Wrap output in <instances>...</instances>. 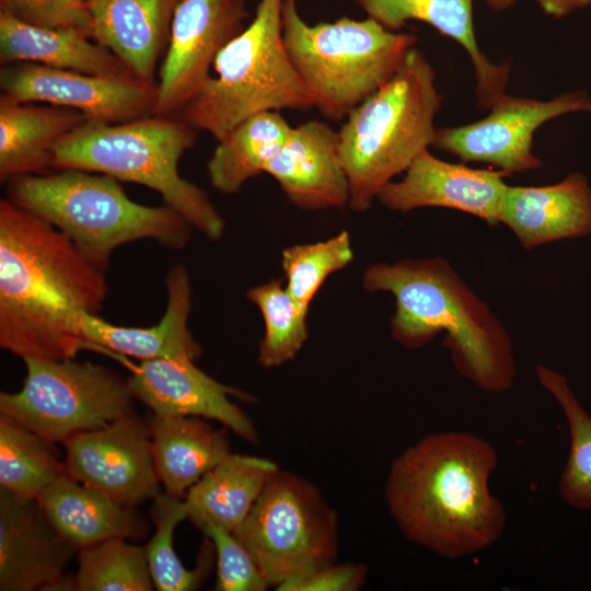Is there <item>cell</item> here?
I'll list each match as a JSON object with an SVG mask.
<instances>
[{
  "mask_svg": "<svg viewBox=\"0 0 591 591\" xmlns=\"http://www.w3.org/2000/svg\"><path fill=\"white\" fill-rule=\"evenodd\" d=\"M105 269L61 231L0 199V346L22 359H68L84 349L83 314L99 315Z\"/></svg>",
  "mask_w": 591,
  "mask_h": 591,
  "instance_id": "cell-1",
  "label": "cell"
},
{
  "mask_svg": "<svg viewBox=\"0 0 591 591\" xmlns=\"http://www.w3.org/2000/svg\"><path fill=\"white\" fill-rule=\"evenodd\" d=\"M498 464L489 441L465 431L426 436L391 464L385 500L397 528L412 543L448 559L495 544L507 515L491 493Z\"/></svg>",
  "mask_w": 591,
  "mask_h": 591,
  "instance_id": "cell-2",
  "label": "cell"
},
{
  "mask_svg": "<svg viewBox=\"0 0 591 591\" xmlns=\"http://www.w3.org/2000/svg\"><path fill=\"white\" fill-rule=\"evenodd\" d=\"M362 280L370 292L394 296L391 334L402 346L419 348L444 333L443 344L463 378L487 393L512 386L517 366L510 335L447 258L374 264Z\"/></svg>",
  "mask_w": 591,
  "mask_h": 591,
  "instance_id": "cell-3",
  "label": "cell"
},
{
  "mask_svg": "<svg viewBox=\"0 0 591 591\" xmlns=\"http://www.w3.org/2000/svg\"><path fill=\"white\" fill-rule=\"evenodd\" d=\"M5 187L10 200L53 224L105 270L120 245L151 239L179 250L190 240L193 225L181 213L165 204L134 201L106 174L55 170L12 178Z\"/></svg>",
  "mask_w": 591,
  "mask_h": 591,
  "instance_id": "cell-4",
  "label": "cell"
},
{
  "mask_svg": "<svg viewBox=\"0 0 591 591\" xmlns=\"http://www.w3.org/2000/svg\"><path fill=\"white\" fill-rule=\"evenodd\" d=\"M197 129L181 116L152 115L120 124L88 120L54 149L51 169H77L147 186L212 241L224 221L206 192L181 176L182 155L197 140Z\"/></svg>",
  "mask_w": 591,
  "mask_h": 591,
  "instance_id": "cell-5",
  "label": "cell"
},
{
  "mask_svg": "<svg viewBox=\"0 0 591 591\" xmlns=\"http://www.w3.org/2000/svg\"><path fill=\"white\" fill-rule=\"evenodd\" d=\"M441 103L436 72L414 47L397 72L346 117L338 136L351 209L370 208L381 189L432 146Z\"/></svg>",
  "mask_w": 591,
  "mask_h": 591,
  "instance_id": "cell-6",
  "label": "cell"
},
{
  "mask_svg": "<svg viewBox=\"0 0 591 591\" xmlns=\"http://www.w3.org/2000/svg\"><path fill=\"white\" fill-rule=\"evenodd\" d=\"M282 36L314 107L335 121L385 84L417 42L416 35L391 31L369 16L309 25L297 0H283Z\"/></svg>",
  "mask_w": 591,
  "mask_h": 591,
  "instance_id": "cell-7",
  "label": "cell"
},
{
  "mask_svg": "<svg viewBox=\"0 0 591 591\" xmlns=\"http://www.w3.org/2000/svg\"><path fill=\"white\" fill-rule=\"evenodd\" d=\"M282 5L259 0L250 24L218 55L217 76L181 114L195 129L220 141L254 114L314 107L283 43Z\"/></svg>",
  "mask_w": 591,
  "mask_h": 591,
  "instance_id": "cell-8",
  "label": "cell"
},
{
  "mask_svg": "<svg viewBox=\"0 0 591 591\" xmlns=\"http://www.w3.org/2000/svg\"><path fill=\"white\" fill-rule=\"evenodd\" d=\"M233 534L282 591L335 564L338 553L335 511L311 482L280 468Z\"/></svg>",
  "mask_w": 591,
  "mask_h": 591,
  "instance_id": "cell-9",
  "label": "cell"
},
{
  "mask_svg": "<svg viewBox=\"0 0 591 591\" xmlns=\"http://www.w3.org/2000/svg\"><path fill=\"white\" fill-rule=\"evenodd\" d=\"M23 361V386L0 393V415L53 444L135 414L128 380L109 368L74 358Z\"/></svg>",
  "mask_w": 591,
  "mask_h": 591,
  "instance_id": "cell-10",
  "label": "cell"
},
{
  "mask_svg": "<svg viewBox=\"0 0 591 591\" xmlns=\"http://www.w3.org/2000/svg\"><path fill=\"white\" fill-rule=\"evenodd\" d=\"M579 112H591V96L584 90L547 101L506 94L477 121L437 128L432 147L464 162L488 163L507 174L524 173L543 165L533 152L534 132L548 120Z\"/></svg>",
  "mask_w": 591,
  "mask_h": 591,
  "instance_id": "cell-11",
  "label": "cell"
},
{
  "mask_svg": "<svg viewBox=\"0 0 591 591\" xmlns=\"http://www.w3.org/2000/svg\"><path fill=\"white\" fill-rule=\"evenodd\" d=\"M252 19L247 0H182L176 8L170 43L159 70L155 114L181 116L211 78L221 50Z\"/></svg>",
  "mask_w": 591,
  "mask_h": 591,
  "instance_id": "cell-12",
  "label": "cell"
},
{
  "mask_svg": "<svg viewBox=\"0 0 591 591\" xmlns=\"http://www.w3.org/2000/svg\"><path fill=\"white\" fill-rule=\"evenodd\" d=\"M1 97L77 109L89 120L120 124L155 114L158 83L55 69L33 62L1 65Z\"/></svg>",
  "mask_w": 591,
  "mask_h": 591,
  "instance_id": "cell-13",
  "label": "cell"
},
{
  "mask_svg": "<svg viewBox=\"0 0 591 591\" xmlns=\"http://www.w3.org/2000/svg\"><path fill=\"white\" fill-rule=\"evenodd\" d=\"M62 444L67 474L115 501L135 508L160 494L149 427L136 414L78 433Z\"/></svg>",
  "mask_w": 591,
  "mask_h": 591,
  "instance_id": "cell-14",
  "label": "cell"
},
{
  "mask_svg": "<svg viewBox=\"0 0 591 591\" xmlns=\"http://www.w3.org/2000/svg\"><path fill=\"white\" fill-rule=\"evenodd\" d=\"M127 379L136 399L160 417L195 416L217 420L250 443L259 434L252 419L230 397L250 401L251 396L222 384L201 371L192 359H150L129 361Z\"/></svg>",
  "mask_w": 591,
  "mask_h": 591,
  "instance_id": "cell-15",
  "label": "cell"
},
{
  "mask_svg": "<svg viewBox=\"0 0 591 591\" xmlns=\"http://www.w3.org/2000/svg\"><path fill=\"white\" fill-rule=\"evenodd\" d=\"M53 526L36 499L0 488V590H73L66 569L78 553Z\"/></svg>",
  "mask_w": 591,
  "mask_h": 591,
  "instance_id": "cell-16",
  "label": "cell"
},
{
  "mask_svg": "<svg viewBox=\"0 0 591 591\" xmlns=\"http://www.w3.org/2000/svg\"><path fill=\"white\" fill-rule=\"evenodd\" d=\"M503 171L473 169L420 152L404 177L387 183L378 199L389 209L407 212L440 207L473 215L490 225L498 224V212L508 184Z\"/></svg>",
  "mask_w": 591,
  "mask_h": 591,
  "instance_id": "cell-17",
  "label": "cell"
},
{
  "mask_svg": "<svg viewBox=\"0 0 591 591\" xmlns=\"http://www.w3.org/2000/svg\"><path fill=\"white\" fill-rule=\"evenodd\" d=\"M299 208H343L349 183L339 153V136L329 125L309 120L293 127L287 141L265 165Z\"/></svg>",
  "mask_w": 591,
  "mask_h": 591,
  "instance_id": "cell-18",
  "label": "cell"
},
{
  "mask_svg": "<svg viewBox=\"0 0 591 591\" xmlns=\"http://www.w3.org/2000/svg\"><path fill=\"white\" fill-rule=\"evenodd\" d=\"M167 303L162 318L149 327L115 325L100 315L83 314L80 329L84 349L141 360L192 359L201 356V347L188 328L192 310V283L187 269L175 265L165 276Z\"/></svg>",
  "mask_w": 591,
  "mask_h": 591,
  "instance_id": "cell-19",
  "label": "cell"
},
{
  "mask_svg": "<svg viewBox=\"0 0 591 591\" xmlns=\"http://www.w3.org/2000/svg\"><path fill=\"white\" fill-rule=\"evenodd\" d=\"M498 222L508 227L525 250L591 233V187L575 172L544 186H511L503 194Z\"/></svg>",
  "mask_w": 591,
  "mask_h": 591,
  "instance_id": "cell-20",
  "label": "cell"
},
{
  "mask_svg": "<svg viewBox=\"0 0 591 591\" xmlns=\"http://www.w3.org/2000/svg\"><path fill=\"white\" fill-rule=\"evenodd\" d=\"M181 1L86 0L93 40L113 51L137 78L157 84V68Z\"/></svg>",
  "mask_w": 591,
  "mask_h": 591,
  "instance_id": "cell-21",
  "label": "cell"
},
{
  "mask_svg": "<svg viewBox=\"0 0 591 591\" xmlns=\"http://www.w3.org/2000/svg\"><path fill=\"white\" fill-rule=\"evenodd\" d=\"M369 18L391 31L409 20L430 24L456 40L467 53L475 70V93L483 109L503 97L509 83L508 63L493 62L479 48L473 23V0H351Z\"/></svg>",
  "mask_w": 591,
  "mask_h": 591,
  "instance_id": "cell-22",
  "label": "cell"
},
{
  "mask_svg": "<svg viewBox=\"0 0 591 591\" xmlns=\"http://www.w3.org/2000/svg\"><path fill=\"white\" fill-rule=\"evenodd\" d=\"M53 526L78 551L112 537L141 538L148 524L134 507L68 474L60 476L36 499Z\"/></svg>",
  "mask_w": 591,
  "mask_h": 591,
  "instance_id": "cell-23",
  "label": "cell"
},
{
  "mask_svg": "<svg viewBox=\"0 0 591 591\" xmlns=\"http://www.w3.org/2000/svg\"><path fill=\"white\" fill-rule=\"evenodd\" d=\"M88 120L77 109L0 96V182L50 172L55 147Z\"/></svg>",
  "mask_w": 591,
  "mask_h": 591,
  "instance_id": "cell-24",
  "label": "cell"
},
{
  "mask_svg": "<svg viewBox=\"0 0 591 591\" xmlns=\"http://www.w3.org/2000/svg\"><path fill=\"white\" fill-rule=\"evenodd\" d=\"M12 62L109 78H137L113 51L81 32L36 26L0 12V63Z\"/></svg>",
  "mask_w": 591,
  "mask_h": 591,
  "instance_id": "cell-25",
  "label": "cell"
},
{
  "mask_svg": "<svg viewBox=\"0 0 591 591\" xmlns=\"http://www.w3.org/2000/svg\"><path fill=\"white\" fill-rule=\"evenodd\" d=\"M207 420L155 415L149 420L152 461L165 493L184 497L207 472L231 454L227 428L216 429Z\"/></svg>",
  "mask_w": 591,
  "mask_h": 591,
  "instance_id": "cell-26",
  "label": "cell"
},
{
  "mask_svg": "<svg viewBox=\"0 0 591 591\" xmlns=\"http://www.w3.org/2000/svg\"><path fill=\"white\" fill-rule=\"evenodd\" d=\"M278 471L269 459L231 453L187 491V518L201 531L234 532Z\"/></svg>",
  "mask_w": 591,
  "mask_h": 591,
  "instance_id": "cell-27",
  "label": "cell"
},
{
  "mask_svg": "<svg viewBox=\"0 0 591 591\" xmlns=\"http://www.w3.org/2000/svg\"><path fill=\"white\" fill-rule=\"evenodd\" d=\"M292 126L277 111L254 114L218 141L207 171L211 185L224 194L237 193L287 141Z\"/></svg>",
  "mask_w": 591,
  "mask_h": 591,
  "instance_id": "cell-28",
  "label": "cell"
},
{
  "mask_svg": "<svg viewBox=\"0 0 591 591\" xmlns=\"http://www.w3.org/2000/svg\"><path fill=\"white\" fill-rule=\"evenodd\" d=\"M67 474L54 444L0 415V488L22 500L37 497Z\"/></svg>",
  "mask_w": 591,
  "mask_h": 591,
  "instance_id": "cell-29",
  "label": "cell"
},
{
  "mask_svg": "<svg viewBox=\"0 0 591 591\" xmlns=\"http://www.w3.org/2000/svg\"><path fill=\"white\" fill-rule=\"evenodd\" d=\"M150 513L155 531L143 548L154 588L159 591L199 589L213 568V543L209 538L204 542L197 566L189 570L182 564L173 547L174 530L187 518L185 501L165 491L160 493L153 499Z\"/></svg>",
  "mask_w": 591,
  "mask_h": 591,
  "instance_id": "cell-30",
  "label": "cell"
},
{
  "mask_svg": "<svg viewBox=\"0 0 591 591\" xmlns=\"http://www.w3.org/2000/svg\"><path fill=\"white\" fill-rule=\"evenodd\" d=\"M535 374L541 385L561 407L570 432L569 454L559 477L558 491L567 505L591 510V416L583 409L561 373L537 364Z\"/></svg>",
  "mask_w": 591,
  "mask_h": 591,
  "instance_id": "cell-31",
  "label": "cell"
},
{
  "mask_svg": "<svg viewBox=\"0 0 591 591\" xmlns=\"http://www.w3.org/2000/svg\"><path fill=\"white\" fill-rule=\"evenodd\" d=\"M76 591H151L154 588L144 548L112 537L78 552Z\"/></svg>",
  "mask_w": 591,
  "mask_h": 591,
  "instance_id": "cell-32",
  "label": "cell"
},
{
  "mask_svg": "<svg viewBox=\"0 0 591 591\" xmlns=\"http://www.w3.org/2000/svg\"><path fill=\"white\" fill-rule=\"evenodd\" d=\"M246 297L264 318L258 362L264 368H275L293 360L308 338L309 311L292 299L279 279L248 289Z\"/></svg>",
  "mask_w": 591,
  "mask_h": 591,
  "instance_id": "cell-33",
  "label": "cell"
},
{
  "mask_svg": "<svg viewBox=\"0 0 591 591\" xmlns=\"http://www.w3.org/2000/svg\"><path fill=\"white\" fill-rule=\"evenodd\" d=\"M352 258L350 235L345 230L326 241L292 245L283 250L281 258L286 289L303 310L309 311L327 277L346 267Z\"/></svg>",
  "mask_w": 591,
  "mask_h": 591,
  "instance_id": "cell-34",
  "label": "cell"
},
{
  "mask_svg": "<svg viewBox=\"0 0 591 591\" xmlns=\"http://www.w3.org/2000/svg\"><path fill=\"white\" fill-rule=\"evenodd\" d=\"M204 534L211 540L217 557L218 591H264L269 588L256 561L233 532L207 528Z\"/></svg>",
  "mask_w": 591,
  "mask_h": 591,
  "instance_id": "cell-35",
  "label": "cell"
},
{
  "mask_svg": "<svg viewBox=\"0 0 591 591\" xmlns=\"http://www.w3.org/2000/svg\"><path fill=\"white\" fill-rule=\"evenodd\" d=\"M0 12L36 26L76 30L93 39L86 0H0Z\"/></svg>",
  "mask_w": 591,
  "mask_h": 591,
  "instance_id": "cell-36",
  "label": "cell"
},
{
  "mask_svg": "<svg viewBox=\"0 0 591 591\" xmlns=\"http://www.w3.org/2000/svg\"><path fill=\"white\" fill-rule=\"evenodd\" d=\"M366 575L362 564H333L287 586L283 591H355L363 584Z\"/></svg>",
  "mask_w": 591,
  "mask_h": 591,
  "instance_id": "cell-37",
  "label": "cell"
},
{
  "mask_svg": "<svg viewBox=\"0 0 591 591\" xmlns=\"http://www.w3.org/2000/svg\"><path fill=\"white\" fill-rule=\"evenodd\" d=\"M535 2L546 14L555 18L569 15L591 4V0H535Z\"/></svg>",
  "mask_w": 591,
  "mask_h": 591,
  "instance_id": "cell-38",
  "label": "cell"
},
{
  "mask_svg": "<svg viewBox=\"0 0 591 591\" xmlns=\"http://www.w3.org/2000/svg\"><path fill=\"white\" fill-rule=\"evenodd\" d=\"M518 0H486L487 4L497 11L506 10L517 3Z\"/></svg>",
  "mask_w": 591,
  "mask_h": 591,
  "instance_id": "cell-39",
  "label": "cell"
}]
</instances>
